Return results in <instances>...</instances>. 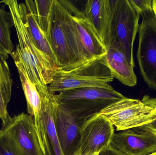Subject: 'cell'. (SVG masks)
I'll return each mask as SVG.
<instances>
[{
	"label": "cell",
	"mask_w": 156,
	"mask_h": 155,
	"mask_svg": "<svg viewBox=\"0 0 156 155\" xmlns=\"http://www.w3.org/2000/svg\"><path fill=\"white\" fill-rule=\"evenodd\" d=\"M114 133V126L104 116L94 115L81 126L80 146L76 155L100 153L111 145Z\"/></svg>",
	"instance_id": "obj_9"
},
{
	"label": "cell",
	"mask_w": 156,
	"mask_h": 155,
	"mask_svg": "<svg viewBox=\"0 0 156 155\" xmlns=\"http://www.w3.org/2000/svg\"><path fill=\"white\" fill-rule=\"evenodd\" d=\"M156 98L145 96L142 101L126 98L108 106L100 113L122 131L148 124L155 119Z\"/></svg>",
	"instance_id": "obj_6"
},
{
	"label": "cell",
	"mask_w": 156,
	"mask_h": 155,
	"mask_svg": "<svg viewBox=\"0 0 156 155\" xmlns=\"http://www.w3.org/2000/svg\"><path fill=\"white\" fill-rule=\"evenodd\" d=\"M82 12L107 49L112 15L110 0H88Z\"/></svg>",
	"instance_id": "obj_14"
},
{
	"label": "cell",
	"mask_w": 156,
	"mask_h": 155,
	"mask_svg": "<svg viewBox=\"0 0 156 155\" xmlns=\"http://www.w3.org/2000/svg\"><path fill=\"white\" fill-rule=\"evenodd\" d=\"M13 26L12 17L4 7H0V54L8 57L14 49L11 39V28Z\"/></svg>",
	"instance_id": "obj_19"
},
{
	"label": "cell",
	"mask_w": 156,
	"mask_h": 155,
	"mask_svg": "<svg viewBox=\"0 0 156 155\" xmlns=\"http://www.w3.org/2000/svg\"><path fill=\"white\" fill-rule=\"evenodd\" d=\"M40 112L41 134L44 155H64L58 143L53 117L54 96L55 94L42 92Z\"/></svg>",
	"instance_id": "obj_13"
},
{
	"label": "cell",
	"mask_w": 156,
	"mask_h": 155,
	"mask_svg": "<svg viewBox=\"0 0 156 155\" xmlns=\"http://www.w3.org/2000/svg\"><path fill=\"white\" fill-rule=\"evenodd\" d=\"M53 0H26V6L34 13L40 29L46 36L49 27L50 12Z\"/></svg>",
	"instance_id": "obj_20"
},
{
	"label": "cell",
	"mask_w": 156,
	"mask_h": 155,
	"mask_svg": "<svg viewBox=\"0 0 156 155\" xmlns=\"http://www.w3.org/2000/svg\"><path fill=\"white\" fill-rule=\"evenodd\" d=\"M98 155H125L110 145L101 151Z\"/></svg>",
	"instance_id": "obj_23"
},
{
	"label": "cell",
	"mask_w": 156,
	"mask_h": 155,
	"mask_svg": "<svg viewBox=\"0 0 156 155\" xmlns=\"http://www.w3.org/2000/svg\"><path fill=\"white\" fill-rule=\"evenodd\" d=\"M152 7L153 13L156 18V0L152 1Z\"/></svg>",
	"instance_id": "obj_25"
},
{
	"label": "cell",
	"mask_w": 156,
	"mask_h": 155,
	"mask_svg": "<svg viewBox=\"0 0 156 155\" xmlns=\"http://www.w3.org/2000/svg\"><path fill=\"white\" fill-rule=\"evenodd\" d=\"M0 155H16L6 135L0 130Z\"/></svg>",
	"instance_id": "obj_22"
},
{
	"label": "cell",
	"mask_w": 156,
	"mask_h": 155,
	"mask_svg": "<svg viewBox=\"0 0 156 155\" xmlns=\"http://www.w3.org/2000/svg\"><path fill=\"white\" fill-rule=\"evenodd\" d=\"M46 37L58 68L72 70L94 59L83 45L66 0H53Z\"/></svg>",
	"instance_id": "obj_1"
},
{
	"label": "cell",
	"mask_w": 156,
	"mask_h": 155,
	"mask_svg": "<svg viewBox=\"0 0 156 155\" xmlns=\"http://www.w3.org/2000/svg\"><path fill=\"white\" fill-rule=\"evenodd\" d=\"M20 5L26 25L32 41L37 47L47 55L56 65V59L54 53L45 34L37 23L34 13L26 6L25 3H20Z\"/></svg>",
	"instance_id": "obj_17"
},
{
	"label": "cell",
	"mask_w": 156,
	"mask_h": 155,
	"mask_svg": "<svg viewBox=\"0 0 156 155\" xmlns=\"http://www.w3.org/2000/svg\"><path fill=\"white\" fill-rule=\"evenodd\" d=\"M66 3L76 22L83 45L90 57L95 59L105 55L106 48L83 12L69 1L66 0Z\"/></svg>",
	"instance_id": "obj_15"
},
{
	"label": "cell",
	"mask_w": 156,
	"mask_h": 155,
	"mask_svg": "<svg viewBox=\"0 0 156 155\" xmlns=\"http://www.w3.org/2000/svg\"><path fill=\"white\" fill-rule=\"evenodd\" d=\"M142 17L136 57L144 81L156 90V18L153 11Z\"/></svg>",
	"instance_id": "obj_7"
},
{
	"label": "cell",
	"mask_w": 156,
	"mask_h": 155,
	"mask_svg": "<svg viewBox=\"0 0 156 155\" xmlns=\"http://www.w3.org/2000/svg\"><path fill=\"white\" fill-rule=\"evenodd\" d=\"M55 96L53 117L60 148L64 155H76L80 146L81 126L84 122L58 103Z\"/></svg>",
	"instance_id": "obj_10"
},
{
	"label": "cell",
	"mask_w": 156,
	"mask_h": 155,
	"mask_svg": "<svg viewBox=\"0 0 156 155\" xmlns=\"http://www.w3.org/2000/svg\"><path fill=\"white\" fill-rule=\"evenodd\" d=\"M102 57L93 59L72 70L57 67L53 81L48 85L50 92L55 94L84 87H112L109 83L114 77Z\"/></svg>",
	"instance_id": "obj_4"
},
{
	"label": "cell",
	"mask_w": 156,
	"mask_h": 155,
	"mask_svg": "<svg viewBox=\"0 0 156 155\" xmlns=\"http://www.w3.org/2000/svg\"><path fill=\"white\" fill-rule=\"evenodd\" d=\"M16 155H44L39 143L34 117L22 113L11 117L2 126Z\"/></svg>",
	"instance_id": "obj_8"
},
{
	"label": "cell",
	"mask_w": 156,
	"mask_h": 155,
	"mask_svg": "<svg viewBox=\"0 0 156 155\" xmlns=\"http://www.w3.org/2000/svg\"><path fill=\"white\" fill-rule=\"evenodd\" d=\"M0 3L7 6L12 17L19 43L16 47L30 81L39 92H48V85L52 83L57 67L32 41L26 25L20 3L16 0H5Z\"/></svg>",
	"instance_id": "obj_2"
},
{
	"label": "cell",
	"mask_w": 156,
	"mask_h": 155,
	"mask_svg": "<svg viewBox=\"0 0 156 155\" xmlns=\"http://www.w3.org/2000/svg\"><path fill=\"white\" fill-rule=\"evenodd\" d=\"M147 127H148V128H150L151 130H152V131H154V132L156 133V116L155 119L154 120V121H152L151 123H150L148 124L147 125H145Z\"/></svg>",
	"instance_id": "obj_24"
},
{
	"label": "cell",
	"mask_w": 156,
	"mask_h": 155,
	"mask_svg": "<svg viewBox=\"0 0 156 155\" xmlns=\"http://www.w3.org/2000/svg\"><path fill=\"white\" fill-rule=\"evenodd\" d=\"M110 2L112 15L108 47L113 45L120 49L134 67L133 49L140 16L129 0H110Z\"/></svg>",
	"instance_id": "obj_5"
},
{
	"label": "cell",
	"mask_w": 156,
	"mask_h": 155,
	"mask_svg": "<svg viewBox=\"0 0 156 155\" xmlns=\"http://www.w3.org/2000/svg\"><path fill=\"white\" fill-rule=\"evenodd\" d=\"M148 155H156V152H154V153H152Z\"/></svg>",
	"instance_id": "obj_26"
},
{
	"label": "cell",
	"mask_w": 156,
	"mask_h": 155,
	"mask_svg": "<svg viewBox=\"0 0 156 155\" xmlns=\"http://www.w3.org/2000/svg\"><path fill=\"white\" fill-rule=\"evenodd\" d=\"M136 12L141 16L153 11L152 0H129Z\"/></svg>",
	"instance_id": "obj_21"
},
{
	"label": "cell",
	"mask_w": 156,
	"mask_h": 155,
	"mask_svg": "<svg viewBox=\"0 0 156 155\" xmlns=\"http://www.w3.org/2000/svg\"><path fill=\"white\" fill-rule=\"evenodd\" d=\"M99 155V154H94L92 155Z\"/></svg>",
	"instance_id": "obj_27"
},
{
	"label": "cell",
	"mask_w": 156,
	"mask_h": 155,
	"mask_svg": "<svg viewBox=\"0 0 156 155\" xmlns=\"http://www.w3.org/2000/svg\"><path fill=\"white\" fill-rule=\"evenodd\" d=\"M8 58L0 54V119L2 126L7 124L11 118L7 107L11 100L13 81L7 62Z\"/></svg>",
	"instance_id": "obj_18"
},
{
	"label": "cell",
	"mask_w": 156,
	"mask_h": 155,
	"mask_svg": "<svg viewBox=\"0 0 156 155\" xmlns=\"http://www.w3.org/2000/svg\"><path fill=\"white\" fill-rule=\"evenodd\" d=\"M11 56L14 61L19 73L20 81L27 103V113L29 115L34 117L37 137L41 149L44 153L40 125L42 92H39L36 86L30 81L17 47L14 51H13Z\"/></svg>",
	"instance_id": "obj_12"
},
{
	"label": "cell",
	"mask_w": 156,
	"mask_h": 155,
	"mask_svg": "<svg viewBox=\"0 0 156 155\" xmlns=\"http://www.w3.org/2000/svg\"><path fill=\"white\" fill-rule=\"evenodd\" d=\"M111 145L125 155H148L156 152V133L146 125L115 133Z\"/></svg>",
	"instance_id": "obj_11"
},
{
	"label": "cell",
	"mask_w": 156,
	"mask_h": 155,
	"mask_svg": "<svg viewBox=\"0 0 156 155\" xmlns=\"http://www.w3.org/2000/svg\"><path fill=\"white\" fill-rule=\"evenodd\" d=\"M106 50V53L102 59L114 78L118 79L125 85L135 86L137 83V78L134 72V67L125 55L113 45H110Z\"/></svg>",
	"instance_id": "obj_16"
},
{
	"label": "cell",
	"mask_w": 156,
	"mask_h": 155,
	"mask_svg": "<svg viewBox=\"0 0 156 155\" xmlns=\"http://www.w3.org/2000/svg\"><path fill=\"white\" fill-rule=\"evenodd\" d=\"M58 103L84 122L109 106L126 98L113 87H84L55 94Z\"/></svg>",
	"instance_id": "obj_3"
}]
</instances>
